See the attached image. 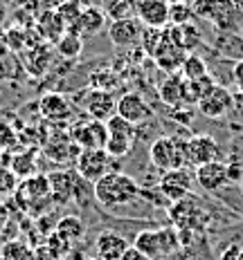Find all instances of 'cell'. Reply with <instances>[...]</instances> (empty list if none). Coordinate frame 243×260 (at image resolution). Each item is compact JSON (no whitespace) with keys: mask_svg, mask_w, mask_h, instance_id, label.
I'll return each mask as SVG.
<instances>
[{"mask_svg":"<svg viewBox=\"0 0 243 260\" xmlns=\"http://www.w3.org/2000/svg\"><path fill=\"white\" fill-rule=\"evenodd\" d=\"M135 18L151 29H165L169 25V5L165 0H138Z\"/></svg>","mask_w":243,"mask_h":260,"instance_id":"obj_14","label":"cell"},{"mask_svg":"<svg viewBox=\"0 0 243 260\" xmlns=\"http://www.w3.org/2000/svg\"><path fill=\"white\" fill-rule=\"evenodd\" d=\"M165 39V29H151V27H144L142 29V39H140V45L142 50L153 56V52L158 50V45Z\"/></svg>","mask_w":243,"mask_h":260,"instance_id":"obj_33","label":"cell"},{"mask_svg":"<svg viewBox=\"0 0 243 260\" xmlns=\"http://www.w3.org/2000/svg\"><path fill=\"white\" fill-rule=\"evenodd\" d=\"M9 222H12V209H9V204L0 202V234L9 226Z\"/></svg>","mask_w":243,"mask_h":260,"instance_id":"obj_41","label":"cell"},{"mask_svg":"<svg viewBox=\"0 0 243 260\" xmlns=\"http://www.w3.org/2000/svg\"><path fill=\"white\" fill-rule=\"evenodd\" d=\"M70 139L77 144L79 150H88V148H104L106 142H108V130H106V123L101 121H90L86 123H77L70 133Z\"/></svg>","mask_w":243,"mask_h":260,"instance_id":"obj_12","label":"cell"},{"mask_svg":"<svg viewBox=\"0 0 243 260\" xmlns=\"http://www.w3.org/2000/svg\"><path fill=\"white\" fill-rule=\"evenodd\" d=\"M54 3V9L57 7H63V5H81L84 0H52Z\"/></svg>","mask_w":243,"mask_h":260,"instance_id":"obj_45","label":"cell"},{"mask_svg":"<svg viewBox=\"0 0 243 260\" xmlns=\"http://www.w3.org/2000/svg\"><path fill=\"white\" fill-rule=\"evenodd\" d=\"M81 106H84V110L90 115V119L104 123L111 117H115L117 101L113 99V94L108 90L93 88V90H84V101H81Z\"/></svg>","mask_w":243,"mask_h":260,"instance_id":"obj_11","label":"cell"},{"mask_svg":"<svg viewBox=\"0 0 243 260\" xmlns=\"http://www.w3.org/2000/svg\"><path fill=\"white\" fill-rule=\"evenodd\" d=\"M151 164L158 171H178L187 166V153H185V139L176 137H158L149 148Z\"/></svg>","mask_w":243,"mask_h":260,"instance_id":"obj_3","label":"cell"},{"mask_svg":"<svg viewBox=\"0 0 243 260\" xmlns=\"http://www.w3.org/2000/svg\"><path fill=\"white\" fill-rule=\"evenodd\" d=\"M54 231H57L59 236H63L68 242H79L81 238L86 236V224L84 220L79 218V215H63L61 220L57 222V226H54Z\"/></svg>","mask_w":243,"mask_h":260,"instance_id":"obj_25","label":"cell"},{"mask_svg":"<svg viewBox=\"0 0 243 260\" xmlns=\"http://www.w3.org/2000/svg\"><path fill=\"white\" fill-rule=\"evenodd\" d=\"M34 260H61L47 245H41L34 249Z\"/></svg>","mask_w":243,"mask_h":260,"instance_id":"obj_40","label":"cell"},{"mask_svg":"<svg viewBox=\"0 0 243 260\" xmlns=\"http://www.w3.org/2000/svg\"><path fill=\"white\" fill-rule=\"evenodd\" d=\"M5 20H7V5L5 0H0V27L5 25Z\"/></svg>","mask_w":243,"mask_h":260,"instance_id":"obj_46","label":"cell"},{"mask_svg":"<svg viewBox=\"0 0 243 260\" xmlns=\"http://www.w3.org/2000/svg\"><path fill=\"white\" fill-rule=\"evenodd\" d=\"M106 130H108V139H120V142H128V144H135V139H138V128L117 115L106 121Z\"/></svg>","mask_w":243,"mask_h":260,"instance_id":"obj_26","label":"cell"},{"mask_svg":"<svg viewBox=\"0 0 243 260\" xmlns=\"http://www.w3.org/2000/svg\"><path fill=\"white\" fill-rule=\"evenodd\" d=\"M113 157L104 148H88L79 150L77 155V175L86 182H99L106 173H111Z\"/></svg>","mask_w":243,"mask_h":260,"instance_id":"obj_4","label":"cell"},{"mask_svg":"<svg viewBox=\"0 0 243 260\" xmlns=\"http://www.w3.org/2000/svg\"><path fill=\"white\" fill-rule=\"evenodd\" d=\"M95 200L106 209H117L124 204H131L142 195V188L135 182V177L126 175V173L111 171L101 177L99 182L93 184Z\"/></svg>","mask_w":243,"mask_h":260,"instance_id":"obj_1","label":"cell"},{"mask_svg":"<svg viewBox=\"0 0 243 260\" xmlns=\"http://www.w3.org/2000/svg\"><path fill=\"white\" fill-rule=\"evenodd\" d=\"M115 115L122 117L124 121L133 123V126H140V123L149 121V119L153 117V110H151V106L144 101L142 94H138V92H126V94H122L120 99H117Z\"/></svg>","mask_w":243,"mask_h":260,"instance_id":"obj_10","label":"cell"},{"mask_svg":"<svg viewBox=\"0 0 243 260\" xmlns=\"http://www.w3.org/2000/svg\"><path fill=\"white\" fill-rule=\"evenodd\" d=\"M196 106L203 117L223 119V117H228L232 112V108H234V94H232L228 88H223V85L214 83L212 88L201 96V101H198Z\"/></svg>","mask_w":243,"mask_h":260,"instance_id":"obj_7","label":"cell"},{"mask_svg":"<svg viewBox=\"0 0 243 260\" xmlns=\"http://www.w3.org/2000/svg\"><path fill=\"white\" fill-rule=\"evenodd\" d=\"M194 20V12H192V5L180 3L169 7V25H185Z\"/></svg>","mask_w":243,"mask_h":260,"instance_id":"obj_35","label":"cell"},{"mask_svg":"<svg viewBox=\"0 0 243 260\" xmlns=\"http://www.w3.org/2000/svg\"><path fill=\"white\" fill-rule=\"evenodd\" d=\"M219 3L221 0H194L192 12H194V16H198V18L212 20V16L216 14V9H219Z\"/></svg>","mask_w":243,"mask_h":260,"instance_id":"obj_36","label":"cell"},{"mask_svg":"<svg viewBox=\"0 0 243 260\" xmlns=\"http://www.w3.org/2000/svg\"><path fill=\"white\" fill-rule=\"evenodd\" d=\"M232 79H234V85L243 92V61H239L232 70Z\"/></svg>","mask_w":243,"mask_h":260,"instance_id":"obj_43","label":"cell"},{"mask_svg":"<svg viewBox=\"0 0 243 260\" xmlns=\"http://www.w3.org/2000/svg\"><path fill=\"white\" fill-rule=\"evenodd\" d=\"M50 180V191H52V200L57 202H79L84 204V195H81V188L86 186V180H81L77 173L72 171H54L52 175H47Z\"/></svg>","mask_w":243,"mask_h":260,"instance_id":"obj_5","label":"cell"},{"mask_svg":"<svg viewBox=\"0 0 243 260\" xmlns=\"http://www.w3.org/2000/svg\"><path fill=\"white\" fill-rule=\"evenodd\" d=\"M45 245L50 247L52 251L57 253V256L61 258V260H63V256H66V253L70 251V249H72V242H68L66 238H63V236H59L57 231H52V236L47 238V242H45Z\"/></svg>","mask_w":243,"mask_h":260,"instance_id":"obj_38","label":"cell"},{"mask_svg":"<svg viewBox=\"0 0 243 260\" xmlns=\"http://www.w3.org/2000/svg\"><path fill=\"white\" fill-rule=\"evenodd\" d=\"M135 5H138V0H104L101 12L106 14L108 20L133 18L135 16Z\"/></svg>","mask_w":243,"mask_h":260,"instance_id":"obj_30","label":"cell"},{"mask_svg":"<svg viewBox=\"0 0 243 260\" xmlns=\"http://www.w3.org/2000/svg\"><path fill=\"white\" fill-rule=\"evenodd\" d=\"M180 74H182V79H187V81H201V79L209 77V70H207L205 58L198 56L196 52H192V54H187L185 63H182V68H180Z\"/></svg>","mask_w":243,"mask_h":260,"instance_id":"obj_29","label":"cell"},{"mask_svg":"<svg viewBox=\"0 0 243 260\" xmlns=\"http://www.w3.org/2000/svg\"><path fill=\"white\" fill-rule=\"evenodd\" d=\"M18 144V135L14 133V128L7 121H0V150H12Z\"/></svg>","mask_w":243,"mask_h":260,"instance_id":"obj_37","label":"cell"},{"mask_svg":"<svg viewBox=\"0 0 243 260\" xmlns=\"http://www.w3.org/2000/svg\"><path fill=\"white\" fill-rule=\"evenodd\" d=\"M122 260H151V258H149V256H144L142 251H138V249L131 245V247L126 249V253L122 256Z\"/></svg>","mask_w":243,"mask_h":260,"instance_id":"obj_44","label":"cell"},{"mask_svg":"<svg viewBox=\"0 0 243 260\" xmlns=\"http://www.w3.org/2000/svg\"><path fill=\"white\" fill-rule=\"evenodd\" d=\"M7 161H9V155L5 153V150H0V169H3V166H7Z\"/></svg>","mask_w":243,"mask_h":260,"instance_id":"obj_47","label":"cell"},{"mask_svg":"<svg viewBox=\"0 0 243 260\" xmlns=\"http://www.w3.org/2000/svg\"><path fill=\"white\" fill-rule=\"evenodd\" d=\"M0 260H3V258H0Z\"/></svg>","mask_w":243,"mask_h":260,"instance_id":"obj_52","label":"cell"},{"mask_svg":"<svg viewBox=\"0 0 243 260\" xmlns=\"http://www.w3.org/2000/svg\"><path fill=\"white\" fill-rule=\"evenodd\" d=\"M23 68L30 77H45V72L52 68V56H50V47L47 43L34 45L32 50H25L23 56Z\"/></svg>","mask_w":243,"mask_h":260,"instance_id":"obj_21","label":"cell"},{"mask_svg":"<svg viewBox=\"0 0 243 260\" xmlns=\"http://www.w3.org/2000/svg\"><path fill=\"white\" fill-rule=\"evenodd\" d=\"M142 29L144 25L140 23L138 18H122V20H111L108 25V39L115 47H135L140 45V39H142Z\"/></svg>","mask_w":243,"mask_h":260,"instance_id":"obj_13","label":"cell"},{"mask_svg":"<svg viewBox=\"0 0 243 260\" xmlns=\"http://www.w3.org/2000/svg\"><path fill=\"white\" fill-rule=\"evenodd\" d=\"M7 41H9V50L14 54H23L25 50H30V45H32V43L27 41V31H23L20 27L7 29Z\"/></svg>","mask_w":243,"mask_h":260,"instance_id":"obj_34","label":"cell"},{"mask_svg":"<svg viewBox=\"0 0 243 260\" xmlns=\"http://www.w3.org/2000/svg\"><path fill=\"white\" fill-rule=\"evenodd\" d=\"M219 260H243V247L241 245H230L223 249Z\"/></svg>","mask_w":243,"mask_h":260,"instance_id":"obj_39","label":"cell"},{"mask_svg":"<svg viewBox=\"0 0 243 260\" xmlns=\"http://www.w3.org/2000/svg\"><path fill=\"white\" fill-rule=\"evenodd\" d=\"M153 58L160 70H165V72H169V74H176V70H180L182 63H185L187 52H182L180 47L174 45V43L165 36L162 43L158 45V50L153 52Z\"/></svg>","mask_w":243,"mask_h":260,"instance_id":"obj_20","label":"cell"},{"mask_svg":"<svg viewBox=\"0 0 243 260\" xmlns=\"http://www.w3.org/2000/svg\"><path fill=\"white\" fill-rule=\"evenodd\" d=\"M185 153H187V164L194 166V169H201L209 161L219 159L221 148L212 135H192L189 139H185Z\"/></svg>","mask_w":243,"mask_h":260,"instance_id":"obj_8","label":"cell"},{"mask_svg":"<svg viewBox=\"0 0 243 260\" xmlns=\"http://www.w3.org/2000/svg\"><path fill=\"white\" fill-rule=\"evenodd\" d=\"M194 186V175L187 169H178V171H167L160 177V193L169 200L171 204L180 202L192 195Z\"/></svg>","mask_w":243,"mask_h":260,"instance_id":"obj_9","label":"cell"},{"mask_svg":"<svg viewBox=\"0 0 243 260\" xmlns=\"http://www.w3.org/2000/svg\"><path fill=\"white\" fill-rule=\"evenodd\" d=\"M16 200L23 204L25 209H39L52 202V191H50V180L47 175H32L20 180V186L16 191Z\"/></svg>","mask_w":243,"mask_h":260,"instance_id":"obj_6","label":"cell"},{"mask_svg":"<svg viewBox=\"0 0 243 260\" xmlns=\"http://www.w3.org/2000/svg\"><path fill=\"white\" fill-rule=\"evenodd\" d=\"M239 184H241V193H243V180H241V182H239Z\"/></svg>","mask_w":243,"mask_h":260,"instance_id":"obj_50","label":"cell"},{"mask_svg":"<svg viewBox=\"0 0 243 260\" xmlns=\"http://www.w3.org/2000/svg\"><path fill=\"white\" fill-rule=\"evenodd\" d=\"M128 247H131L128 240L117 231H101L95 240V251L99 260H122Z\"/></svg>","mask_w":243,"mask_h":260,"instance_id":"obj_19","label":"cell"},{"mask_svg":"<svg viewBox=\"0 0 243 260\" xmlns=\"http://www.w3.org/2000/svg\"><path fill=\"white\" fill-rule=\"evenodd\" d=\"M39 112L52 123H66L72 117V104L61 92H45L39 99Z\"/></svg>","mask_w":243,"mask_h":260,"instance_id":"obj_16","label":"cell"},{"mask_svg":"<svg viewBox=\"0 0 243 260\" xmlns=\"http://www.w3.org/2000/svg\"><path fill=\"white\" fill-rule=\"evenodd\" d=\"M169 7H174V5H180V3H185V0H165Z\"/></svg>","mask_w":243,"mask_h":260,"instance_id":"obj_49","label":"cell"},{"mask_svg":"<svg viewBox=\"0 0 243 260\" xmlns=\"http://www.w3.org/2000/svg\"><path fill=\"white\" fill-rule=\"evenodd\" d=\"M106 20L108 18H106V14L101 12V7L88 5V7L81 9L79 18L68 27V31L81 36V39H88V36H97V34H101V31H104Z\"/></svg>","mask_w":243,"mask_h":260,"instance_id":"obj_15","label":"cell"},{"mask_svg":"<svg viewBox=\"0 0 243 260\" xmlns=\"http://www.w3.org/2000/svg\"><path fill=\"white\" fill-rule=\"evenodd\" d=\"M86 260H99V258H86Z\"/></svg>","mask_w":243,"mask_h":260,"instance_id":"obj_51","label":"cell"},{"mask_svg":"<svg viewBox=\"0 0 243 260\" xmlns=\"http://www.w3.org/2000/svg\"><path fill=\"white\" fill-rule=\"evenodd\" d=\"M133 247L151 260H167L178 249L176 229H144L135 234Z\"/></svg>","mask_w":243,"mask_h":260,"instance_id":"obj_2","label":"cell"},{"mask_svg":"<svg viewBox=\"0 0 243 260\" xmlns=\"http://www.w3.org/2000/svg\"><path fill=\"white\" fill-rule=\"evenodd\" d=\"M3 260H34V249L23 240H7L0 247Z\"/></svg>","mask_w":243,"mask_h":260,"instance_id":"obj_31","label":"cell"},{"mask_svg":"<svg viewBox=\"0 0 243 260\" xmlns=\"http://www.w3.org/2000/svg\"><path fill=\"white\" fill-rule=\"evenodd\" d=\"M12 50H9V41H7V29L5 27H0V61L3 58H7Z\"/></svg>","mask_w":243,"mask_h":260,"instance_id":"obj_42","label":"cell"},{"mask_svg":"<svg viewBox=\"0 0 243 260\" xmlns=\"http://www.w3.org/2000/svg\"><path fill=\"white\" fill-rule=\"evenodd\" d=\"M9 169H12L20 180L36 175V150L25 148L16 155H9Z\"/></svg>","mask_w":243,"mask_h":260,"instance_id":"obj_24","label":"cell"},{"mask_svg":"<svg viewBox=\"0 0 243 260\" xmlns=\"http://www.w3.org/2000/svg\"><path fill=\"white\" fill-rule=\"evenodd\" d=\"M196 182H198V186L207 193L221 191L223 186L230 184L228 164L221 161V159H216V161H209V164L201 166V169H196Z\"/></svg>","mask_w":243,"mask_h":260,"instance_id":"obj_17","label":"cell"},{"mask_svg":"<svg viewBox=\"0 0 243 260\" xmlns=\"http://www.w3.org/2000/svg\"><path fill=\"white\" fill-rule=\"evenodd\" d=\"M158 92L165 106H169V108L185 106V79H182V74H169V77L162 81Z\"/></svg>","mask_w":243,"mask_h":260,"instance_id":"obj_22","label":"cell"},{"mask_svg":"<svg viewBox=\"0 0 243 260\" xmlns=\"http://www.w3.org/2000/svg\"><path fill=\"white\" fill-rule=\"evenodd\" d=\"M20 186V177L9 169V166H3L0 169V198H9V195H16Z\"/></svg>","mask_w":243,"mask_h":260,"instance_id":"obj_32","label":"cell"},{"mask_svg":"<svg viewBox=\"0 0 243 260\" xmlns=\"http://www.w3.org/2000/svg\"><path fill=\"white\" fill-rule=\"evenodd\" d=\"M36 27H39L41 39L52 41V43H57V41L68 31V25L63 23V18H61V16H59L57 12H54V9H52V12H45V14H43L41 20L36 23Z\"/></svg>","mask_w":243,"mask_h":260,"instance_id":"obj_23","label":"cell"},{"mask_svg":"<svg viewBox=\"0 0 243 260\" xmlns=\"http://www.w3.org/2000/svg\"><path fill=\"white\" fill-rule=\"evenodd\" d=\"M54 50L59 52V56H63L68 61H74V58L81 56V52H84V39L77 34H72V31H66V34L61 36L57 43H54Z\"/></svg>","mask_w":243,"mask_h":260,"instance_id":"obj_28","label":"cell"},{"mask_svg":"<svg viewBox=\"0 0 243 260\" xmlns=\"http://www.w3.org/2000/svg\"><path fill=\"white\" fill-rule=\"evenodd\" d=\"M165 36L169 39L174 45H178L182 52L192 54L196 52V47L203 45V34L198 31V27L194 23L185 25H167L165 27Z\"/></svg>","mask_w":243,"mask_h":260,"instance_id":"obj_18","label":"cell"},{"mask_svg":"<svg viewBox=\"0 0 243 260\" xmlns=\"http://www.w3.org/2000/svg\"><path fill=\"white\" fill-rule=\"evenodd\" d=\"M232 5H234L236 9H239V12H243V0H230Z\"/></svg>","mask_w":243,"mask_h":260,"instance_id":"obj_48","label":"cell"},{"mask_svg":"<svg viewBox=\"0 0 243 260\" xmlns=\"http://www.w3.org/2000/svg\"><path fill=\"white\" fill-rule=\"evenodd\" d=\"M216 52L221 56L234 58L239 63L243 61V39L239 34H219V39H216Z\"/></svg>","mask_w":243,"mask_h":260,"instance_id":"obj_27","label":"cell"}]
</instances>
